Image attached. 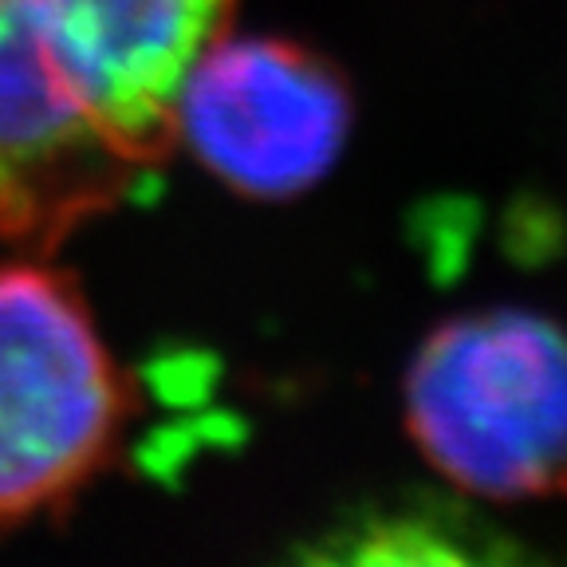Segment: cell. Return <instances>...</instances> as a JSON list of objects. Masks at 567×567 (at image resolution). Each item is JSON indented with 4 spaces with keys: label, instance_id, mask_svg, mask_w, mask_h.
I'll return each mask as SVG.
<instances>
[{
    "label": "cell",
    "instance_id": "obj_1",
    "mask_svg": "<svg viewBox=\"0 0 567 567\" xmlns=\"http://www.w3.org/2000/svg\"><path fill=\"white\" fill-rule=\"evenodd\" d=\"M233 0H0V240L48 252L177 151Z\"/></svg>",
    "mask_w": 567,
    "mask_h": 567
},
{
    "label": "cell",
    "instance_id": "obj_2",
    "mask_svg": "<svg viewBox=\"0 0 567 567\" xmlns=\"http://www.w3.org/2000/svg\"><path fill=\"white\" fill-rule=\"evenodd\" d=\"M131 379L80 288L35 260L0 265V528L68 505L115 461Z\"/></svg>",
    "mask_w": 567,
    "mask_h": 567
},
{
    "label": "cell",
    "instance_id": "obj_3",
    "mask_svg": "<svg viewBox=\"0 0 567 567\" xmlns=\"http://www.w3.org/2000/svg\"><path fill=\"white\" fill-rule=\"evenodd\" d=\"M417 450L488 501L567 496V336L488 311L437 328L406 379Z\"/></svg>",
    "mask_w": 567,
    "mask_h": 567
},
{
    "label": "cell",
    "instance_id": "obj_4",
    "mask_svg": "<svg viewBox=\"0 0 567 567\" xmlns=\"http://www.w3.org/2000/svg\"><path fill=\"white\" fill-rule=\"evenodd\" d=\"M351 126L339 71L272 35H217L182 87L177 142L225 186L292 197L336 166Z\"/></svg>",
    "mask_w": 567,
    "mask_h": 567
}]
</instances>
